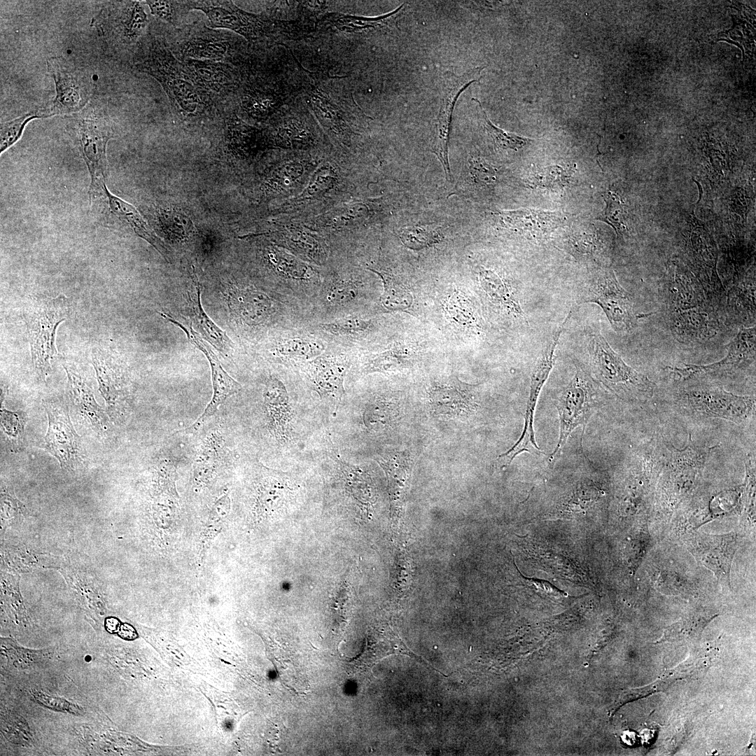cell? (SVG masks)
Wrapping results in <instances>:
<instances>
[{
    "label": "cell",
    "instance_id": "4dcf8cb0",
    "mask_svg": "<svg viewBox=\"0 0 756 756\" xmlns=\"http://www.w3.org/2000/svg\"><path fill=\"white\" fill-rule=\"evenodd\" d=\"M228 301L232 309L248 325L265 322L274 312V304L265 293L251 289H230Z\"/></svg>",
    "mask_w": 756,
    "mask_h": 756
},
{
    "label": "cell",
    "instance_id": "ac0fdd59",
    "mask_svg": "<svg viewBox=\"0 0 756 756\" xmlns=\"http://www.w3.org/2000/svg\"><path fill=\"white\" fill-rule=\"evenodd\" d=\"M186 4L189 10L204 13L211 27L231 30L247 40L256 39L266 29L260 15L239 8L231 1H188Z\"/></svg>",
    "mask_w": 756,
    "mask_h": 756
},
{
    "label": "cell",
    "instance_id": "d590c367",
    "mask_svg": "<svg viewBox=\"0 0 756 756\" xmlns=\"http://www.w3.org/2000/svg\"><path fill=\"white\" fill-rule=\"evenodd\" d=\"M223 442L217 434L209 435L200 445L193 466L195 475L206 477L215 472L222 464Z\"/></svg>",
    "mask_w": 756,
    "mask_h": 756
},
{
    "label": "cell",
    "instance_id": "d6a6232c",
    "mask_svg": "<svg viewBox=\"0 0 756 756\" xmlns=\"http://www.w3.org/2000/svg\"><path fill=\"white\" fill-rule=\"evenodd\" d=\"M482 288L493 302L500 305L515 318L524 321V313L511 288L495 272L482 269L479 272Z\"/></svg>",
    "mask_w": 756,
    "mask_h": 756
},
{
    "label": "cell",
    "instance_id": "9c48e42d",
    "mask_svg": "<svg viewBox=\"0 0 756 756\" xmlns=\"http://www.w3.org/2000/svg\"><path fill=\"white\" fill-rule=\"evenodd\" d=\"M47 69L55 86V96L48 107L41 111L46 118L69 115L83 109L92 92L88 77L62 57L47 59Z\"/></svg>",
    "mask_w": 756,
    "mask_h": 756
},
{
    "label": "cell",
    "instance_id": "44dd1931",
    "mask_svg": "<svg viewBox=\"0 0 756 756\" xmlns=\"http://www.w3.org/2000/svg\"><path fill=\"white\" fill-rule=\"evenodd\" d=\"M263 404L268 428L278 440H286L292 431L293 410L284 383L270 377L265 386Z\"/></svg>",
    "mask_w": 756,
    "mask_h": 756
},
{
    "label": "cell",
    "instance_id": "681fc988",
    "mask_svg": "<svg viewBox=\"0 0 756 756\" xmlns=\"http://www.w3.org/2000/svg\"><path fill=\"white\" fill-rule=\"evenodd\" d=\"M309 97L313 110L325 125L337 127L341 125L342 115L339 109L319 90H314Z\"/></svg>",
    "mask_w": 756,
    "mask_h": 756
},
{
    "label": "cell",
    "instance_id": "5b68a950",
    "mask_svg": "<svg viewBox=\"0 0 756 756\" xmlns=\"http://www.w3.org/2000/svg\"><path fill=\"white\" fill-rule=\"evenodd\" d=\"M719 446L696 444L692 435L682 449L665 444L659 475L664 501L676 505L692 491L700 479L711 453Z\"/></svg>",
    "mask_w": 756,
    "mask_h": 756
},
{
    "label": "cell",
    "instance_id": "e575fe53",
    "mask_svg": "<svg viewBox=\"0 0 756 756\" xmlns=\"http://www.w3.org/2000/svg\"><path fill=\"white\" fill-rule=\"evenodd\" d=\"M324 349V343L316 338L295 335L279 341L275 351L279 358L286 360H312L321 356Z\"/></svg>",
    "mask_w": 756,
    "mask_h": 756
},
{
    "label": "cell",
    "instance_id": "f5cc1de1",
    "mask_svg": "<svg viewBox=\"0 0 756 756\" xmlns=\"http://www.w3.org/2000/svg\"><path fill=\"white\" fill-rule=\"evenodd\" d=\"M31 694L39 704L49 709L74 715L83 713L82 708L64 699L51 696L38 690L31 691Z\"/></svg>",
    "mask_w": 756,
    "mask_h": 756
},
{
    "label": "cell",
    "instance_id": "8d00e7d4",
    "mask_svg": "<svg viewBox=\"0 0 756 756\" xmlns=\"http://www.w3.org/2000/svg\"><path fill=\"white\" fill-rule=\"evenodd\" d=\"M370 270L382 278L383 292L381 303L384 308L390 311H399L410 307L413 302L412 295L395 276L383 271Z\"/></svg>",
    "mask_w": 756,
    "mask_h": 756
},
{
    "label": "cell",
    "instance_id": "836d02e7",
    "mask_svg": "<svg viewBox=\"0 0 756 756\" xmlns=\"http://www.w3.org/2000/svg\"><path fill=\"white\" fill-rule=\"evenodd\" d=\"M592 475L581 476L572 490L560 501L558 508L565 512H580L592 507L603 496V491Z\"/></svg>",
    "mask_w": 756,
    "mask_h": 756
},
{
    "label": "cell",
    "instance_id": "ba28073f",
    "mask_svg": "<svg viewBox=\"0 0 756 756\" xmlns=\"http://www.w3.org/2000/svg\"><path fill=\"white\" fill-rule=\"evenodd\" d=\"M755 326L739 327L736 336L726 346L727 355L721 360L708 365L685 364L669 367L671 377L683 384L706 382L732 377L755 363Z\"/></svg>",
    "mask_w": 756,
    "mask_h": 756
},
{
    "label": "cell",
    "instance_id": "4316f807",
    "mask_svg": "<svg viewBox=\"0 0 756 756\" xmlns=\"http://www.w3.org/2000/svg\"><path fill=\"white\" fill-rule=\"evenodd\" d=\"M724 323L755 326V283L746 279L727 290Z\"/></svg>",
    "mask_w": 756,
    "mask_h": 756
},
{
    "label": "cell",
    "instance_id": "1f68e13d",
    "mask_svg": "<svg viewBox=\"0 0 756 756\" xmlns=\"http://www.w3.org/2000/svg\"><path fill=\"white\" fill-rule=\"evenodd\" d=\"M192 292H188L190 308L193 323L200 334L220 352L227 354L232 343L226 333L221 330L204 312L201 303V288L195 272L192 274Z\"/></svg>",
    "mask_w": 756,
    "mask_h": 756
},
{
    "label": "cell",
    "instance_id": "30bf717a",
    "mask_svg": "<svg viewBox=\"0 0 756 756\" xmlns=\"http://www.w3.org/2000/svg\"><path fill=\"white\" fill-rule=\"evenodd\" d=\"M148 23V15L141 1H137L111 2L92 20L104 40L113 46L136 43Z\"/></svg>",
    "mask_w": 756,
    "mask_h": 756
},
{
    "label": "cell",
    "instance_id": "484cf974",
    "mask_svg": "<svg viewBox=\"0 0 756 756\" xmlns=\"http://www.w3.org/2000/svg\"><path fill=\"white\" fill-rule=\"evenodd\" d=\"M459 383L440 385L432 391L430 405L435 414L454 417L468 415L475 410L477 400L472 388Z\"/></svg>",
    "mask_w": 756,
    "mask_h": 756
},
{
    "label": "cell",
    "instance_id": "7c38bea8",
    "mask_svg": "<svg viewBox=\"0 0 756 756\" xmlns=\"http://www.w3.org/2000/svg\"><path fill=\"white\" fill-rule=\"evenodd\" d=\"M556 349V345L554 343H548L534 364L531 374L524 428L518 440L507 451L498 456V459L500 460L503 467L508 466L523 452L536 455L544 454L536 441L534 415L542 388L554 365Z\"/></svg>",
    "mask_w": 756,
    "mask_h": 756
},
{
    "label": "cell",
    "instance_id": "816d5d0a",
    "mask_svg": "<svg viewBox=\"0 0 756 756\" xmlns=\"http://www.w3.org/2000/svg\"><path fill=\"white\" fill-rule=\"evenodd\" d=\"M241 106L250 115L255 118H263L274 110L276 101L269 94L253 92L243 96Z\"/></svg>",
    "mask_w": 756,
    "mask_h": 756
},
{
    "label": "cell",
    "instance_id": "d4e9b609",
    "mask_svg": "<svg viewBox=\"0 0 756 756\" xmlns=\"http://www.w3.org/2000/svg\"><path fill=\"white\" fill-rule=\"evenodd\" d=\"M498 179V169L479 156H470L465 164L451 195L477 199L493 191Z\"/></svg>",
    "mask_w": 756,
    "mask_h": 756
},
{
    "label": "cell",
    "instance_id": "f35d334b",
    "mask_svg": "<svg viewBox=\"0 0 756 756\" xmlns=\"http://www.w3.org/2000/svg\"><path fill=\"white\" fill-rule=\"evenodd\" d=\"M404 4L392 12L378 17H360L343 14H334L329 20L338 29L346 32H358L379 27L386 24L394 15H397Z\"/></svg>",
    "mask_w": 756,
    "mask_h": 756
},
{
    "label": "cell",
    "instance_id": "f907efd6",
    "mask_svg": "<svg viewBox=\"0 0 756 756\" xmlns=\"http://www.w3.org/2000/svg\"><path fill=\"white\" fill-rule=\"evenodd\" d=\"M370 321L359 316H349L321 325L323 331L334 335H352L368 329Z\"/></svg>",
    "mask_w": 756,
    "mask_h": 756
},
{
    "label": "cell",
    "instance_id": "e0dca14e",
    "mask_svg": "<svg viewBox=\"0 0 756 756\" xmlns=\"http://www.w3.org/2000/svg\"><path fill=\"white\" fill-rule=\"evenodd\" d=\"M673 337L687 346H699L714 340L724 323L710 305L666 312Z\"/></svg>",
    "mask_w": 756,
    "mask_h": 756
},
{
    "label": "cell",
    "instance_id": "6da1fadb",
    "mask_svg": "<svg viewBox=\"0 0 756 756\" xmlns=\"http://www.w3.org/2000/svg\"><path fill=\"white\" fill-rule=\"evenodd\" d=\"M176 59L163 43L151 40L137 55L135 66L161 85L178 113L188 117L199 115L208 106L206 95Z\"/></svg>",
    "mask_w": 756,
    "mask_h": 756
},
{
    "label": "cell",
    "instance_id": "9a60e30c",
    "mask_svg": "<svg viewBox=\"0 0 756 756\" xmlns=\"http://www.w3.org/2000/svg\"><path fill=\"white\" fill-rule=\"evenodd\" d=\"M74 130L80 153L91 176L90 187L106 183V146L113 135L104 118L78 117L74 120Z\"/></svg>",
    "mask_w": 756,
    "mask_h": 756
},
{
    "label": "cell",
    "instance_id": "277c9868",
    "mask_svg": "<svg viewBox=\"0 0 756 756\" xmlns=\"http://www.w3.org/2000/svg\"><path fill=\"white\" fill-rule=\"evenodd\" d=\"M598 384L580 364H575L573 378L559 391L554 405L559 419V438L549 463L561 456L571 433L578 426L583 430L589 419L601 405Z\"/></svg>",
    "mask_w": 756,
    "mask_h": 756
},
{
    "label": "cell",
    "instance_id": "3957f363",
    "mask_svg": "<svg viewBox=\"0 0 756 756\" xmlns=\"http://www.w3.org/2000/svg\"><path fill=\"white\" fill-rule=\"evenodd\" d=\"M69 311V302L64 295L33 298L24 309L32 364L43 381L57 354L55 344L57 327L67 318Z\"/></svg>",
    "mask_w": 756,
    "mask_h": 756
},
{
    "label": "cell",
    "instance_id": "8992f818",
    "mask_svg": "<svg viewBox=\"0 0 756 756\" xmlns=\"http://www.w3.org/2000/svg\"><path fill=\"white\" fill-rule=\"evenodd\" d=\"M677 393L678 405L697 416L717 418L741 425L755 412V398L738 396L706 382L686 384Z\"/></svg>",
    "mask_w": 756,
    "mask_h": 756
},
{
    "label": "cell",
    "instance_id": "83f0119b",
    "mask_svg": "<svg viewBox=\"0 0 756 756\" xmlns=\"http://www.w3.org/2000/svg\"><path fill=\"white\" fill-rule=\"evenodd\" d=\"M99 390L105 399L108 409L115 412L116 407L125 396V377L120 366L109 355L101 351L92 356Z\"/></svg>",
    "mask_w": 756,
    "mask_h": 756
},
{
    "label": "cell",
    "instance_id": "4fadbf2b",
    "mask_svg": "<svg viewBox=\"0 0 756 756\" xmlns=\"http://www.w3.org/2000/svg\"><path fill=\"white\" fill-rule=\"evenodd\" d=\"M44 407L48 428L41 447L55 457L63 469L73 470L81 463L83 451L80 438L71 422L68 407L64 403L46 402Z\"/></svg>",
    "mask_w": 756,
    "mask_h": 756
},
{
    "label": "cell",
    "instance_id": "7a4b0ae2",
    "mask_svg": "<svg viewBox=\"0 0 756 756\" xmlns=\"http://www.w3.org/2000/svg\"><path fill=\"white\" fill-rule=\"evenodd\" d=\"M588 369L591 377L620 399L631 402L652 398L655 384L629 365L599 330L587 332Z\"/></svg>",
    "mask_w": 756,
    "mask_h": 756
},
{
    "label": "cell",
    "instance_id": "7402d4cb",
    "mask_svg": "<svg viewBox=\"0 0 756 756\" xmlns=\"http://www.w3.org/2000/svg\"><path fill=\"white\" fill-rule=\"evenodd\" d=\"M660 291L666 312L710 305L701 283L676 267Z\"/></svg>",
    "mask_w": 756,
    "mask_h": 756
},
{
    "label": "cell",
    "instance_id": "2e32d148",
    "mask_svg": "<svg viewBox=\"0 0 756 756\" xmlns=\"http://www.w3.org/2000/svg\"><path fill=\"white\" fill-rule=\"evenodd\" d=\"M160 314L186 333L189 341L206 356L211 367L213 396L201 416L190 427L183 430L186 433H192L197 430L207 419L212 416L229 397L239 392L241 389V385L223 369L213 350L196 331L191 327H186L167 312Z\"/></svg>",
    "mask_w": 756,
    "mask_h": 756
},
{
    "label": "cell",
    "instance_id": "ab89813d",
    "mask_svg": "<svg viewBox=\"0 0 756 756\" xmlns=\"http://www.w3.org/2000/svg\"><path fill=\"white\" fill-rule=\"evenodd\" d=\"M27 421L26 414L20 410L11 412L3 407L1 409V425L3 432L13 451L20 449L22 444L24 426Z\"/></svg>",
    "mask_w": 756,
    "mask_h": 756
},
{
    "label": "cell",
    "instance_id": "f1b7e54d",
    "mask_svg": "<svg viewBox=\"0 0 756 756\" xmlns=\"http://www.w3.org/2000/svg\"><path fill=\"white\" fill-rule=\"evenodd\" d=\"M68 377L70 399L77 411L95 428L105 431L108 428V419L95 400L93 391L76 372L64 365Z\"/></svg>",
    "mask_w": 756,
    "mask_h": 756
},
{
    "label": "cell",
    "instance_id": "b9f144b4",
    "mask_svg": "<svg viewBox=\"0 0 756 756\" xmlns=\"http://www.w3.org/2000/svg\"><path fill=\"white\" fill-rule=\"evenodd\" d=\"M713 617L708 614L694 612L682 617L679 621L668 626L665 632L666 638H678L696 636Z\"/></svg>",
    "mask_w": 756,
    "mask_h": 756
},
{
    "label": "cell",
    "instance_id": "74e56055",
    "mask_svg": "<svg viewBox=\"0 0 756 756\" xmlns=\"http://www.w3.org/2000/svg\"><path fill=\"white\" fill-rule=\"evenodd\" d=\"M398 414L396 404L377 399L367 405L363 412V421L369 430L378 432L391 426Z\"/></svg>",
    "mask_w": 756,
    "mask_h": 756
},
{
    "label": "cell",
    "instance_id": "8fae6325",
    "mask_svg": "<svg viewBox=\"0 0 756 756\" xmlns=\"http://www.w3.org/2000/svg\"><path fill=\"white\" fill-rule=\"evenodd\" d=\"M482 69L483 67L475 68L461 75L449 71L444 75L442 82L440 108L430 152L434 153L440 160L446 178L449 181L451 180V174L449 163L448 146L454 108L461 94L470 85L480 79V71Z\"/></svg>",
    "mask_w": 756,
    "mask_h": 756
},
{
    "label": "cell",
    "instance_id": "db71d44e",
    "mask_svg": "<svg viewBox=\"0 0 756 756\" xmlns=\"http://www.w3.org/2000/svg\"><path fill=\"white\" fill-rule=\"evenodd\" d=\"M105 626L108 631L113 633L118 629L119 622L115 618L109 617L106 620Z\"/></svg>",
    "mask_w": 756,
    "mask_h": 756
},
{
    "label": "cell",
    "instance_id": "52a82bcc",
    "mask_svg": "<svg viewBox=\"0 0 756 756\" xmlns=\"http://www.w3.org/2000/svg\"><path fill=\"white\" fill-rule=\"evenodd\" d=\"M594 303L605 313L612 329L621 335L632 333L639 318L631 295L620 284L610 268L597 272L580 293L578 304Z\"/></svg>",
    "mask_w": 756,
    "mask_h": 756
},
{
    "label": "cell",
    "instance_id": "603a6c76",
    "mask_svg": "<svg viewBox=\"0 0 756 756\" xmlns=\"http://www.w3.org/2000/svg\"><path fill=\"white\" fill-rule=\"evenodd\" d=\"M90 200H102L110 214L125 220L134 232L153 245L165 259L168 260L169 250L164 242L149 228L139 211L131 204L112 195L106 184L90 190Z\"/></svg>",
    "mask_w": 756,
    "mask_h": 756
},
{
    "label": "cell",
    "instance_id": "5bb4252c",
    "mask_svg": "<svg viewBox=\"0 0 756 756\" xmlns=\"http://www.w3.org/2000/svg\"><path fill=\"white\" fill-rule=\"evenodd\" d=\"M685 544L699 564L712 571L721 585L730 588L731 568L738 545L737 533L695 531L686 538Z\"/></svg>",
    "mask_w": 756,
    "mask_h": 756
},
{
    "label": "cell",
    "instance_id": "ffe728a7",
    "mask_svg": "<svg viewBox=\"0 0 756 756\" xmlns=\"http://www.w3.org/2000/svg\"><path fill=\"white\" fill-rule=\"evenodd\" d=\"M176 57L187 59L221 62L230 57L231 40L227 34L207 28L192 29L174 48Z\"/></svg>",
    "mask_w": 756,
    "mask_h": 756
},
{
    "label": "cell",
    "instance_id": "cb8c5ba5",
    "mask_svg": "<svg viewBox=\"0 0 756 756\" xmlns=\"http://www.w3.org/2000/svg\"><path fill=\"white\" fill-rule=\"evenodd\" d=\"M505 229L540 238L560 225L564 216L556 212L521 209L494 213Z\"/></svg>",
    "mask_w": 756,
    "mask_h": 756
},
{
    "label": "cell",
    "instance_id": "ee69618b",
    "mask_svg": "<svg viewBox=\"0 0 756 756\" xmlns=\"http://www.w3.org/2000/svg\"><path fill=\"white\" fill-rule=\"evenodd\" d=\"M571 176L572 172L567 167L554 165L536 171L531 181L536 187L555 190L565 187Z\"/></svg>",
    "mask_w": 756,
    "mask_h": 756
},
{
    "label": "cell",
    "instance_id": "d6986e66",
    "mask_svg": "<svg viewBox=\"0 0 756 756\" xmlns=\"http://www.w3.org/2000/svg\"><path fill=\"white\" fill-rule=\"evenodd\" d=\"M347 358L342 356H319L309 360L307 376L313 390L337 409L344 394V382L349 369Z\"/></svg>",
    "mask_w": 756,
    "mask_h": 756
},
{
    "label": "cell",
    "instance_id": "7dc6e473",
    "mask_svg": "<svg viewBox=\"0 0 756 756\" xmlns=\"http://www.w3.org/2000/svg\"><path fill=\"white\" fill-rule=\"evenodd\" d=\"M357 295L358 287L356 284L346 279L336 280L324 290L326 302L335 307L347 305Z\"/></svg>",
    "mask_w": 756,
    "mask_h": 756
},
{
    "label": "cell",
    "instance_id": "c3c4849f",
    "mask_svg": "<svg viewBox=\"0 0 756 756\" xmlns=\"http://www.w3.org/2000/svg\"><path fill=\"white\" fill-rule=\"evenodd\" d=\"M603 197L606 208L598 219L612 226L618 237L626 227L624 205L619 197L611 192L606 193Z\"/></svg>",
    "mask_w": 756,
    "mask_h": 756
},
{
    "label": "cell",
    "instance_id": "f6af8a7d",
    "mask_svg": "<svg viewBox=\"0 0 756 756\" xmlns=\"http://www.w3.org/2000/svg\"><path fill=\"white\" fill-rule=\"evenodd\" d=\"M400 238L407 248L420 250L438 243L441 235L437 230L430 227L412 226L403 229Z\"/></svg>",
    "mask_w": 756,
    "mask_h": 756
},
{
    "label": "cell",
    "instance_id": "7bdbcfd3",
    "mask_svg": "<svg viewBox=\"0 0 756 756\" xmlns=\"http://www.w3.org/2000/svg\"><path fill=\"white\" fill-rule=\"evenodd\" d=\"M46 118L41 111H32L13 120L1 123L0 151L4 152L22 136L27 124L37 118Z\"/></svg>",
    "mask_w": 756,
    "mask_h": 756
},
{
    "label": "cell",
    "instance_id": "11a10c76",
    "mask_svg": "<svg viewBox=\"0 0 756 756\" xmlns=\"http://www.w3.org/2000/svg\"><path fill=\"white\" fill-rule=\"evenodd\" d=\"M125 625L122 626L120 629L119 635L123 638H128V637L134 635L133 629L131 631V627L127 626V631H126Z\"/></svg>",
    "mask_w": 756,
    "mask_h": 756
},
{
    "label": "cell",
    "instance_id": "bcb514c9",
    "mask_svg": "<svg viewBox=\"0 0 756 756\" xmlns=\"http://www.w3.org/2000/svg\"><path fill=\"white\" fill-rule=\"evenodd\" d=\"M143 3L149 7L153 15L173 25H176L183 14L189 11L186 1L147 0Z\"/></svg>",
    "mask_w": 756,
    "mask_h": 756
},
{
    "label": "cell",
    "instance_id": "f546056e",
    "mask_svg": "<svg viewBox=\"0 0 756 756\" xmlns=\"http://www.w3.org/2000/svg\"><path fill=\"white\" fill-rule=\"evenodd\" d=\"M190 79L203 90L221 93L233 83L227 64L211 60L187 59L181 62Z\"/></svg>",
    "mask_w": 756,
    "mask_h": 756
},
{
    "label": "cell",
    "instance_id": "60d3db41",
    "mask_svg": "<svg viewBox=\"0 0 756 756\" xmlns=\"http://www.w3.org/2000/svg\"><path fill=\"white\" fill-rule=\"evenodd\" d=\"M473 101L477 102L480 108L482 115L483 118L484 127L486 132L491 136L493 140L496 148L500 149H512L517 150L532 142L533 140L527 137L522 136L514 133L506 132L493 125L486 113L484 111L479 101L475 98L472 99Z\"/></svg>",
    "mask_w": 756,
    "mask_h": 756
}]
</instances>
